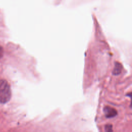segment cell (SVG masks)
Instances as JSON below:
<instances>
[{"label": "cell", "mask_w": 132, "mask_h": 132, "mask_svg": "<svg viewBox=\"0 0 132 132\" xmlns=\"http://www.w3.org/2000/svg\"><path fill=\"white\" fill-rule=\"evenodd\" d=\"M11 97V91L9 83L5 79L0 80V103H7Z\"/></svg>", "instance_id": "1"}, {"label": "cell", "mask_w": 132, "mask_h": 132, "mask_svg": "<svg viewBox=\"0 0 132 132\" xmlns=\"http://www.w3.org/2000/svg\"><path fill=\"white\" fill-rule=\"evenodd\" d=\"M104 111L106 114V116L108 118H111L114 117L116 114V110L112 108L109 107H106L104 109Z\"/></svg>", "instance_id": "2"}, {"label": "cell", "mask_w": 132, "mask_h": 132, "mask_svg": "<svg viewBox=\"0 0 132 132\" xmlns=\"http://www.w3.org/2000/svg\"><path fill=\"white\" fill-rule=\"evenodd\" d=\"M122 65L119 63H116L115 64V67L113 70V74L114 75H118L120 73L122 70Z\"/></svg>", "instance_id": "3"}, {"label": "cell", "mask_w": 132, "mask_h": 132, "mask_svg": "<svg viewBox=\"0 0 132 132\" xmlns=\"http://www.w3.org/2000/svg\"><path fill=\"white\" fill-rule=\"evenodd\" d=\"M4 55V50L3 47L0 45V59L3 57Z\"/></svg>", "instance_id": "4"}]
</instances>
